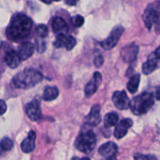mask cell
Wrapping results in <instances>:
<instances>
[{
  "instance_id": "6da1fadb",
  "label": "cell",
  "mask_w": 160,
  "mask_h": 160,
  "mask_svg": "<svg viewBox=\"0 0 160 160\" xmlns=\"http://www.w3.org/2000/svg\"><path fill=\"white\" fill-rule=\"evenodd\" d=\"M32 21L26 15L16 14L6 29V37L12 42L23 40L28 36L32 28Z\"/></svg>"
},
{
  "instance_id": "7a4b0ae2",
  "label": "cell",
  "mask_w": 160,
  "mask_h": 160,
  "mask_svg": "<svg viewBox=\"0 0 160 160\" xmlns=\"http://www.w3.org/2000/svg\"><path fill=\"white\" fill-rule=\"evenodd\" d=\"M43 80V75L35 69H25L13 77L11 85L13 88L29 89Z\"/></svg>"
},
{
  "instance_id": "3957f363",
  "label": "cell",
  "mask_w": 160,
  "mask_h": 160,
  "mask_svg": "<svg viewBox=\"0 0 160 160\" xmlns=\"http://www.w3.org/2000/svg\"><path fill=\"white\" fill-rule=\"evenodd\" d=\"M154 95L149 92H144L135 97L130 102L131 110L134 115L141 116L148 112L154 105Z\"/></svg>"
},
{
  "instance_id": "277c9868",
  "label": "cell",
  "mask_w": 160,
  "mask_h": 160,
  "mask_svg": "<svg viewBox=\"0 0 160 160\" xmlns=\"http://www.w3.org/2000/svg\"><path fill=\"white\" fill-rule=\"evenodd\" d=\"M96 145V137L91 130L83 131L77 138L75 147L80 152L88 154L91 153Z\"/></svg>"
},
{
  "instance_id": "5b68a950",
  "label": "cell",
  "mask_w": 160,
  "mask_h": 160,
  "mask_svg": "<svg viewBox=\"0 0 160 160\" xmlns=\"http://www.w3.org/2000/svg\"><path fill=\"white\" fill-rule=\"evenodd\" d=\"M160 20V2L156 1L147 6L143 14V20L145 27L151 30Z\"/></svg>"
},
{
  "instance_id": "8992f818",
  "label": "cell",
  "mask_w": 160,
  "mask_h": 160,
  "mask_svg": "<svg viewBox=\"0 0 160 160\" xmlns=\"http://www.w3.org/2000/svg\"><path fill=\"white\" fill-rule=\"evenodd\" d=\"M123 28L122 26H117L113 28L109 37L101 42V46L106 50H110L113 48L118 43L122 34H123Z\"/></svg>"
},
{
  "instance_id": "52a82bcc",
  "label": "cell",
  "mask_w": 160,
  "mask_h": 160,
  "mask_svg": "<svg viewBox=\"0 0 160 160\" xmlns=\"http://www.w3.org/2000/svg\"><path fill=\"white\" fill-rule=\"evenodd\" d=\"M138 52L139 47L135 43H132L122 48L120 51V56L125 62L132 63L137 59Z\"/></svg>"
},
{
  "instance_id": "ba28073f",
  "label": "cell",
  "mask_w": 160,
  "mask_h": 160,
  "mask_svg": "<svg viewBox=\"0 0 160 160\" xmlns=\"http://www.w3.org/2000/svg\"><path fill=\"white\" fill-rule=\"evenodd\" d=\"M26 113L31 121H38L41 118L42 116L41 105L40 101L38 98H34L27 105Z\"/></svg>"
},
{
  "instance_id": "9c48e42d",
  "label": "cell",
  "mask_w": 160,
  "mask_h": 160,
  "mask_svg": "<svg viewBox=\"0 0 160 160\" xmlns=\"http://www.w3.org/2000/svg\"><path fill=\"white\" fill-rule=\"evenodd\" d=\"M76 39L71 35H65L64 34H59L56 36L54 42V46L56 48L65 47L67 50H71L76 45Z\"/></svg>"
},
{
  "instance_id": "30bf717a",
  "label": "cell",
  "mask_w": 160,
  "mask_h": 160,
  "mask_svg": "<svg viewBox=\"0 0 160 160\" xmlns=\"http://www.w3.org/2000/svg\"><path fill=\"white\" fill-rule=\"evenodd\" d=\"M102 78L101 73L95 72L93 75V78L86 84L85 88H84V94L87 98H90L97 92V89L102 83Z\"/></svg>"
},
{
  "instance_id": "8fae6325",
  "label": "cell",
  "mask_w": 160,
  "mask_h": 160,
  "mask_svg": "<svg viewBox=\"0 0 160 160\" xmlns=\"http://www.w3.org/2000/svg\"><path fill=\"white\" fill-rule=\"evenodd\" d=\"M112 102L117 109L120 110L127 109L130 106V99L124 91L116 92L112 95Z\"/></svg>"
},
{
  "instance_id": "7c38bea8",
  "label": "cell",
  "mask_w": 160,
  "mask_h": 160,
  "mask_svg": "<svg viewBox=\"0 0 160 160\" xmlns=\"http://www.w3.org/2000/svg\"><path fill=\"white\" fill-rule=\"evenodd\" d=\"M4 62L8 67L14 69L20 65L21 59L17 53V51H15L12 48H8L5 52Z\"/></svg>"
},
{
  "instance_id": "4fadbf2b",
  "label": "cell",
  "mask_w": 160,
  "mask_h": 160,
  "mask_svg": "<svg viewBox=\"0 0 160 160\" xmlns=\"http://www.w3.org/2000/svg\"><path fill=\"white\" fill-rule=\"evenodd\" d=\"M118 150V147L113 142H107L104 145H101L98 148V152L102 156L106 159H115V156Z\"/></svg>"
},
{
  "instance_id": "5bb4252c",
  "label": "cell",
  "mask_w": 160,
  "mask_h": 160,
  "mask_svg": "<svg viewBox=\"0 0 160 160\" xmlns=\"http://www.w3.org/2000/svg\"><path fill=\"white\" fill-rule=\"evenodd\" d=\"M101 107L98 105H95L91 109L90 112L85 118V123L90 127H95L101 122L100 115Z\"/></svg>"
},
{
  "instance_id": "9a60e30c",
  "label": "cell",
  "mask_w": 160,
  "mask_h": 160,
  "mask_svg": "<svg viewBox=\"0 0 160 160\" xmlns=\"http://www.w3.org/2000/svg\"><path fill=\"white\" fill-rule=\"evenodd\" d=\"M133 125V121L131 119H124L122 120L116 127L114 130V136L117 139H121L124 137L128 133V129Z\"/></svg>"
},
{
  "instance_id": "2e32d148",
  "label": "cell",
  "mask_w": 160,
  "mask_h": 160,
  "mask_svg": "<svg viewBox=\"0 0 160 160\" xmlns=\"http://www.w3.org/2000/svg\"><path fill=\"white\" fill-rule=\"evenodd\" d=\"M35 139L36 133L31 131L28 133V137L22 142L21 145H20L22 151L24 153H30L34 151L35 148Z\"/></svg>"
},
{
  "instance_id": "e0dca14e",
  "label": "cell",
  "mask_w": 160,
  "mask_h": 160,
  "mask_svg": "<svg viewBox=\"0 0 160 160\" xmlns=\"http://www.w3.org/2000/svg\"><path fill=\"white\" fill-rule=\"evenodd\" d=\"M158 67V59L156 58L154 52L151 53L148 56L146 62L142 66V72L144 74L148 75L152 73Z\"/></svg>"
},
{
  "instance_id": "ac0fdd59",
  "label": "cell",
  "mask_w": 160,
  "mask_h": 160,
  "mask_svg": "<svg viewBox=\"0 0 160 160\" xmlns=\"http://www.w3.org/2000/svg\"><path fill=\"white\" fill-rule=\"evenodd\" d=\"M34 52V46L31 42H24L21 44L19 47V49L17 51L19 56H20L21 61L26 60L31 57Z\"/></svg>"
},
{
  "instance_id": "d6986e66",
  "label": "cell",
  "mask_w": 160,
  "mask_h": 160,
  "mask_svg": "<svg viewBox=\"0 0 160 160\" xmlns=\"http://www.w3.org/2000/svg\"><path fill=\"white\" fill-rule=\"evenodd\" d=\"M52 28L56 34H65L68 30V26L62 17H55L52 22Z\"/></svg>"
},
{
  "instance_id": "ffe728a7",
  "label": "cell",
  "mask_w": 160,
  "mask_h": 160,
  "mask_svg": "<svg viewBox=\"0 0 160 160\" xmlns=\"http://www.w3.org/2000/svg\"><path fill=\"white\" fill-rule=\"evenodd\" d=\"M59 95V90L56 87H47L42 95V98L45 101H52Z\"/></svg>"
},
{
  "instance_id": "44dd1931",
  "label": "cell",
  "mask_w": 160,
  "mask_h": 160,
  "mask_svg": "<svg viewBox=\"0 0 160 160\" xmlns=\"http://www.w3.org/2000/svg\"><path fill=\"white\" fill-rule=\"evenodd\" d=\"M140 74H134V76L131 77V79L128 82L127 88L131 94H134L137 92L139 87V84H140Z\"/></svg>"
},
{
  "instance_id": "7402d4cb",
  "label": "cell",
  "mask_w": 160,
  "mask_h": 160,
  "mask_svg": "<svg viewBox=\"0 0 160 160\" xmlns=\"http://www.w3.org/2000/svg\"><path fill=\"white\" fill-rule=\"evenodd\" d=\"M119 120L118 114L116 112H109L107 113L105 117L104 123L106 128H111L117 124Z\"/></svg>"
},
{
  "instance_id": "603a6c76",
  "label": "cell",
  "mask_w": 160,
  "mask_h": 160,
  "mask_svg": "<svg viewBox=\"0 0 160 160\" xmlns=\"http://www.w3.org/2000/svg\"><path fill=\"white\" fill-rule=\"evenodd\" d=\"M13 147V142L9 138H3L0 142V148L4 151H9Z\"/></svg>"
},
{
  "instance_id": "cb8c5ba5",
  "label": "cell",
  "mask_w": 160,
  "mask_h": 160,
  "mask_svg": "<svg viewBox=\"0 0 160 160\" xmlns=\"http://www.w3.org/2000/svg\"><path fill=\"white\" fill-rule=\"evenodd\" d=\"M37 33L41 38H46L48 34V29L46 25L40 24L37 27Z\"/></svg>"
},
{
  "instance_id": "d4e9b609",
  "label": "cell",
  "mask_w": 160,
  "mask_h": 160,
  "mask_svg": "<svg viewBox=\"0 0 160 160\" xmlns=\"http://www.w3.org/2000/svg\"><path fill=\"white\" fill-rule=\"evenodd\" d=\"M72 23H73V26L76 28H80L82 26L84 23V19L82 16L77 15L72 18Z\"/></svg>"
},
{
  "instance_id": "484cf974",
  "label": "cell",
  "mask_w": 160,
  "mask_h": 160,
  "mask_svg": "<svg viewBox=\"0 0 160 160\" xmlns=\"http://www.w3.org/2000/svg\"><path fill=\"white\" fill-rule=\"evenodd\" d=\"M134 158L135 159H138V160H143V159H146V160H153V159H156V157L154 156H152V155H147V156H145V155H142V154H136L135 156H134Z\"/></svg>"
},
{
  "instance_id": "4316f807",
  "label": "cell",
  "mask_w": 160,
  "mask_h": 160,
  "mask_svg": "<svg viewBox=\"0 0 160 160\" xmlns=\"http://www.w3.org/2000/svg\"><path fill=\"white\" fill-rule=\"evenodd\" d=\"M103 62H104V59H103L102 56L101 55H98L95 58V60H94V63H95V67H101L102 66Z\"/></svg>"
},
{
  "instance_id": "83f0119b",
  "label": "cell",
  "mask_w": 160,
  "mask_h": 160,
  "mask_svg": "<svg viewBox=\"0 0 160 160\" xmlns=\"http://www.w3.org/2000/svg\"><path fill=\"white\" fill-rule=\"evenodd\" d=\"M37 49L39 52H44L45 50L46 49V45L44 42H39L38 41L37 42Z\"/></svg>"
},
{
  "instance_id": "f1b7e54d",
  "label": "cell",
  "mask_w": 160,
  "mask_h": 160,
  "mask_svg": "<svg viewBox=\"0 0 160 160\" xmlns=\"http://www.w3.org/2000/svg\"><path fill=\"white\" fill-rule=\"evenodd\" d=\"M6 109H7V106L5 101L0 99V115H3L6 112Z\"/></svg>"
},
{
  "instance_id": "f546056e",
  "label": "cell",
  "mask_w": 160,
  "mask_h": 160,
  "mask_svg": "<svg viewBox=\"0 0 160 160\" xmlns=\"http://www.w3.org/2000/svg\"><path fill=\"white\" fill-rule=\"evenodd\" d=\"M78 2V0H65L66 4L69 5V6H75Z\"/></svg>"
},
{
  "instance_id": "4dcf8cb0",
  "label": "cell",
  "mask_w": 160,
  "mask_h": 160,
  "mask_svg": "<svg viewBox=\"0 0 160 160\" xmlns=\"http://www.w3.org/2000/svg\"><path fill=\"white\" fill-rule=\"evenodd\" d=\"M154 53L155 55H156V58H157L158 59H160V45L156 48V50L154 52Z\"/></svg>"
},
{
  "instance_id": "1f68e13d",
  "label": "cell",
  "mask_w": 160,
  "mask_h": 160,
  "mask_svg": "<svg viewBox=\"0 0 160 160\" xmlns=\"http://www.w3.org/2000/svg\"><path fill=\"white\" fill-rule=\"evenodd\" d=\"M156 98H157L158 100H160V86L156 88Z\"/></svg>"
},
{
  "instance_id": "d6a6232c",
  "label": "cell",
  "mask_w": 160,
  "mask_h": 160,
  "mask_svg": "<svg viewBox=\"0 0 160 160\" xmlns=\"http://www.w3.org/2000/svg\"><path fill=\"white\" fill-rule=\"evenodd\" d=\"M40 1L43 2L44 3H45V4H51L52 0H40Z\"/></svg>"
},
{
  "instance_id": "836d02e7",
  "label": "cell",
  "mask_w": 160,
  "mask_h": 160,
  "mask_svg": "<svg viewBox=\"0 0 160 160\" xmlns=\"http://www.w3.org/2000/svg\"><path fill=\"white\" fill-rule=\"evenodd\" d=\"M54 1H56V2H59V1H60V0H54Z\"/></svg>"
}]
</instances>
